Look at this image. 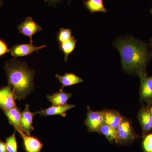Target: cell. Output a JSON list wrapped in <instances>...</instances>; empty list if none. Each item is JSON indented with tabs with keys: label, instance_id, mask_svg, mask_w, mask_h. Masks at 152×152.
<instances>
[{
	"label": "cell",
	"instance_id": "obj_19",
	"mask_svg": "<svg viewBox=\"0 0 152 152\" xmlns=\"http://www.w3.org/2000/svg\"><path fill=\"white\" fill-rule=\"evenodd\" d=\"M99 133L104 135L109 142H113L115 141L117 143L118 138L117 129L104 124L101 126Z\"/></svg>",
	"mask_w": 152,
	"mask_h": 152
},
{
	"label": "cell",
	"instance_id": "obj_22",
	"mask_svg": "<svg viewBox=\"0 0 152 152\" xmlns=\"http://www.w3.org/2000/svg\"><path fill=\"white\" fill-rule=\"evenodd\" d=\"M145 152H152V134L146 136L143 142Z\"/></svg>",
	"mask_w": 152,
	"mask_h": 152
},
{
	"label": "cell",
	"instance_id": "obj_27",
	"mask_svg": "<svg viewBox=\"0 0 152 152\" xmlns=\"http://www.w3.org/2000/svg\"><path fill=\"white\" fill-rule=\"evenodd\" d=\"M3 4H4V2H3V0H0V8L3 5Z\"/></svg>",
	"mask_w": 152,
	"mask_h": 152
},
{
	"label": "cell",
	"instance_id": "obj_23",
	"mask_svg": "<svg viewBox=\"0 0 152 152\" xmlns=\"http://www.w3.org/2000/svg\"><path fill=\"white\" fill-rule=\"evenodd\" d=\"M10 52V50L8 49L7 44L4 41L0 39V57L3 56Z\"/></svg>",
	"mask_w": 152,
	"mask_h": 152
},
{
	"label": "cell",
	"instance_id": "obj_15",
	"mask_svg": "<svg viewBox=\"0 0 152 152\" xmlns=\"http://www.w3.org/2000/svg\"><path fill=\"white\" fill-rule=\"evenodd\" d=\"M72 97V94L59 90V91L54 93L51 95H48L47 99L53 105H63Z\"/></svg>",
	"mask_w": 152,
	"mask_h": 152
},
{
	"label": "cell",
	"instance_id": "obj_24",
	"mask_svg": "<svg viewBox=\"0 0 152 152\" xmlns=\"http://www.w3.org/2000/svg\"><path fill=\"white\" fill-rule=\"evenodd\" d=\"M7 88L8 86L0 89V108H1V105L2 102L3 97L7 91Z\"/></svg>",
	"mask_w": 152,
	"mask_h": 152
},
{
	"label": "cell",
	"instance_id": "obj_26",
	"mask_svg": "<svg viewBox=\"0 0 152 152\" xmlns=\"http://www.w3.org/2000/svg\"><path fill=\"white\" fill-rule=\"evenodd\" d=\"M0 152H8L7 149L6 143L0 140Z\"/></svg>",
	"mask_w": 152,
	"mask_h": 152
},
{
	"label": "cell",
	"instance_id": "obj_11",
	"mask_svg": "<svg viewBox=\"0 0 152 152\" xmlns=\"http://www.w3.org/2000/svg\"><path fill=\"white\" fill-rule=\"evenodd\" d=\"M29 108V105L26 104L24 110L21 113V124L24 132L31 135V132L34 130L32 124L34 117L36 114L35 113H32L30 111Z\"/></svg>",
	"mask_w": 152,
	"mask_h": 152
},
{
	"label": "cell",
	"instance_id": "obj_6",
	"mask_svg": "<svg viewBox=\"0 0 152 152\" xmlns=\"http://www.w3.org/2000/svg\"><path fill=\"white\" fill-rule=\"evenodd\" d=\"M47 45H43L39 47L33 45V43L29 44L15 45L10 49L11 54L14 58L26 56L32 54L34 52H39L41 49L46 48Z\"/></svg>",
	"mask_w": 152,
	"mask_h": 152
},
{
	"label": "cell",
	"instance_id": "obj_30",
	"mask_svg": "<svg viewBox=\"0 0 152 152\" xmlns=\"http://www.w3.org/2000/svg\"><path fill=\"white\" fill-rule=\"evenodd\" d=\"M68 4H69L70 3L71 1H72V0H68Z\"/></svg>",
	"mask_w": 152,
	"mask_h": 152
},
{
	"label": "cell",
	"instance_id": "obj_29",
	"mask_svg": "<svg viewBox=\"0 0 152 152\" xmlns=\"http://www.w3.org/2000/svg\"><path fill=\"white\" fill-rule=\"evenodd\" d=\"M150 13H151V14H152V7L151 8V10H150Z\"/></svg>",
	"mask_w": 152,
	"mask_h": 152
},
{
	"label": "cell",
	"instance_id": "obj_16",
	"mask_svg": "<svg viewBox=\"0 0 152 152\" xmlns=\"http://www.w3.org/2000/svg\"><path fill=\"white\" fill-rule=\"evenodd\" d=\"M12 88L10 85H8L7 89L4 95L2 102L1 105V108L3 110H10L17 107L16 104L15 102Z\"/></svg>",
	"mask_w": 152,
	"mask_h": 152
},
{
	"label": "cell",
	"instance_id": "obj_1",
	"mask_svg": "<svg viewBox=\"0 0 152 152\" xmlns=\"http://www.w3.org/2000/svg\"><path fill=\"white\" fill-rule=\"evenodd\" d=\"M114 45L119 52L123 70L140 77H145L147 66L152 58L147 44L132 37L120 38Z\"/></svg>",
	"mask_w": 152,
	"mask_h": 152
},
{
	"label": "cell",
	"instance_id": "obj_7",
	"mask_svg": "<svg viewBox=\"0 0 152 152\" xmlns=\"http://www.w3.org/2000/svg\"><path fill=\"white\" fill-rule=\"evenodd\" d=\"M140 88V101L146 103L148 106L152 104V76L141 77Z\"/></svg>",
	"mask_w": 152,
	"mask_h": 152
},
{
	"label": "cell",
	"instance_id": "obj_3",
	"mask_svg": "<svg viewBox=\"0 0 152 152\" xmlns=\"http://www.w3.org/2000/svg\"><path fill=\"white\" fill-rule=\"evenodd\" d=\"M117 143H126L134 140L138 137L133 127L132 122L128 119H124L117 129Z\"/></svg>",
	"mask_w": 152,
	"mask_h": 152
},
{
	"label": "cell",
	"instance_id": "obj_9",
	"mask_svg": "<svg viewBox=\"0 0 152 152\" xmlns=\"http://www.w3.org/2000/svg\"><path fill=\"white\" fill-rule=\"evenodd\" d=\"M76 106L71 104H66L63 105H52L45 110H41L35 112L36 115L39 114L43 116L52 115H60L65 117L66 115V113L68 110L75 107Z\"/></svg>",
	"mask_w": 152,
	"mask_h": 152
},
{
	"label": "cell",
	"instance_id": "obj_2",
	"mask_svg": "<svg viewBox=\"0 0 152 152\" xmlns=\"http://www.w3.org/2000/svg\"><path fill=\"white\" fill-rule=\"evenodd\" d=\"M4 69L15 99L20 101L26 98L34 90V70L15 58L6 61Z\"/></svg>",
	"mask_w": 152,
	"mask_h": 152
},
{
	"label": "cell",
	"instance_id": "obj_21",
	"mask_svg": "<svg viewBox=\"0 0 152 152\" xmlns=\"http://www.w3.org/2000/svg\"><path fill=\"white\" fill-rule=\"evenodd\" d=\"M72 30L70 29L61 28L57 34V41L59 43L61 44L68 41L72 37Z\"/></svg>",
	"mask_w": 152,
	"mask_h": 152
},
{
	"label": "cell",
	"instance_id": "obj_4",
	"mask_svg": "<svg viewBox=\"0 0 152 152\" xmlns=\"http://www.w3.org/2000/svg\"><path fill=\"white\" fill-rule=\"evenodd\" d=\"M84 123L90 132L99 133L101 126L104 124L103 110L94 111L89 106H88L87 117Z\"/></svg>",
	"mask_w": 152,
	"mask_h": 152
},
{
	"label": "cell",
	"instance_id": "obj_25",
	"mask_svg": "<svg viewBox=\"0 0 152 152\" xmlns=\"http://www.w3.org/2000/svg\"><path fill=\"white\" fill-rule=\"evenodd\" d=\"M45 1L46 3H48L49 6H53L55 7L57 4L61 3V0H45Z\"/></svg>",
	"mask_w": 152,
	"mask_h": 152
},
{
	"label": "cell",
	"instance_id": "obj_5",
	"mask_svg": "<svg viewBox=\"0 0 152 152\" xmlns=\"http://www.w3.org/2000/svg\"><path fill=\"white\" fill-rule=\"evenodd\" d=\"M17 28L20 34L29 37L31 43H33V36L42 30V27L31 17H27Z\"/></svg>",
	"mask_w": 152,
	"mask_h": 152
},
{
	"label": "cell",
	"instance_id": "obj_8",
	"mask_svg": "<svg viewBox=\"0 0 152 152\" xmlns=\"http://www.w3.org/2000/svg\"><path fill=\"white\" fill-rule=\"evenodd\" d=\"M18 132L23 138L24 148L26 152H41L44 145L39 139L29 135L22 131Z\"/></svg>",
	"mask_w": 152,
	"mask_h": 152
},
{
	"label": "cell",
	"instance_id": "obj_18",
	"mask_svg": "<svg viewBox=\"0 0 152 152\" xmlns=\"http://www.w3.org/2000/svg\"><path fill=\"white\" fill-rule=\"evenodd\" d=\"M77 41L75 37L72 36L70 39L68 41L59 44L60 50L64 55V59L65 61H67L69 55L75 49Z\"/></svg>",
	"mask_w": 152,
	"mask_h": 152
},
{
	"label": "cell",
	"instance_id": "obj_28",
	"mask_svg": "<svg viewBox=\"0 0 152 152\" xmlns=\"http://www.w3.org/2000/svg\"><path fill=\"white\" fill-rule=\"evenodd\" d=\"M149 45L152 48V38L151 39V40H150Z\"/></svg>",
	"mask_w": 152,
	"mask_h": 152
},
{
	"label": "cell",
	"instance_id": "obj_17",
	"mask_svg": "<svg viewBox=\"0 0 152 152\" xmlns=\"http://www.w3.org/2000/svg\"><path fill=\"white\" fill-rule=\"evenodd\" d=\"M85 7L90 13L101 12L105 13L108 10L105 7L103 0H86L83 1Z\"/></svg>",
	"mask_w": 152,
	"mask_h": 152
},
{
	"label": "cell",
	"instance_id": "obj_14",
	"mask_svg": "<svg viewBox=\"0 0 152 152\" xmlns=\"http://www.w3.org/2000/svg\"><path fill=\"white\" fill-rule=\"evenodd\" d=\"M56 77L62 85L61 88L59 90L61 91H62L65 87L73 86L84 81L80 77L76 75L75 74L71 73H66L63 76L56 74Z\"/></svg>",
	"mask_w": 152,
	"mask_h": 152
},
{
	"label": "cell",
	"instance_id": "obj_12",
	"mask_svg": "<svg viewBox=\"0 0 152 152\" xmlns=\"http://www.w3.org/2000/svg\"><path fill=\"white\" fill-rule=\"evenodd\" d=\"M137 118L144 134L152 130V115L149 109L142 107L139 111Z\"/></svg>",
	"mask_w": 152,
	"mask_h": 152
},
{
	"label": "cell",
	"instance_id": "obj_10",
	"mask_svg": "<svg viewBox=\"0 0 152 152\" xmlns=\"http://www.w3.org/2000/svg\"><path fill=\"white\" fill-rule=\"evenodd\" d=\"M103 112L104 124L115 129L118 127L125 118L115 110H104Z\"/></svg>",
	"mask_w": 152,
	"mask_h": 152
},
{
	"label": "cell",
	"instance_id": "obj_13",
	"mask_svg": "<svg viewBox=\"0 0 152 152\" xmlns=\"http://www.w3.org/2000/svg\"><path fill=\"white\" fill-rule=\"evenodd\" d=\"M3 112L7 118L9 123L13 126L16 131L24 132L21 124L22 113L20 109L16 107L10 110H4Z\"/></svg>",
	"mask_w": 152,
	"mask_h": 152
},
{
	"label": "cell",
	"instance_id": "obj_20",
	"mask_svg": "<svg viewBox=\"0 0 152 152\" xmlns=\"http://www.w3.org/2000/svg\"><path fill=\"white\" fill-rule=\"evenodd\" d=\"M16 131L14 132L12 135L6 138V145L8 152H18Z\"/></svg>",
	"mask_w": 152,
	"mask_h": 152
}]
</instances>
